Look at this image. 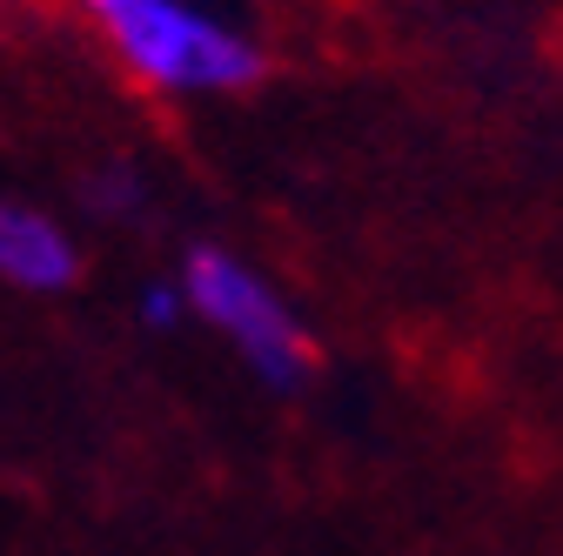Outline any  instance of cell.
<instances>
[{
    "label": "cell",
    "instance_id": "obj_5",
    "mask_svg": "<svg viewBox=\"0 0 563 556\" xmlns=\"http://www.w3.org/2000/svg\"><path fill=\"white\" fill-rule=\"evenodd\" d=\"M141 194V181H128V175H101V208H128Z\"/></svg>",
    "mask_w": 563,
    "mask_h": 556
},
{
    "label": "cell",
    "instance_id": "obj_2",
    "mask_svg": "<svg viewBox=\"0 0 563 556\" xmlns=\"http://www.w3.org/2000/svg\"><path fill=\"white\" fill-rule=\"evenodd\" d=\"M181 296H188V315L222 329L268 389H302L309 382V363H316L309 329L289 315V302L275 296V282L262 268H249L229 248H195L181 262Z\"/></svg>",
    "mask_w": 563,
    "mask_h": 556
},
{
    "label": "cell",
    "instance_id": "obj_1",
    "mask_svg": "<svg viewBox=\"0 0 563 556\" xmlns=\"http://www.w3.org/2000/svg\"><path fill=\"white\" fill-rule=\"evenodd\" d=\"M128 75L162 94H235L262 81V47L201 0H81Z\"/></svg>",
    "mask_w": 563,
    "mask_h": 556
},
{
    "label": "cell",
    "instance_id": "obj_3",
    "mask_svg": "<svg viewBox=\"0 0 563 556\" xmlns=\"http://www.w3.org/2000/svg\"><path fill=\"white\" fill-rule=\"evenodd\" d=\"M0 275L27 296H60L81 275V255L54 215L27 201H0Z\"/></svg>",
    "mask_w": 563,
    "mask_h": 556
},
{
    "label": "cell",
    "instance_id": "obj_4",
    "mask_svg": "<svg viewBox=\"0 0 563 556\" xmlns=\"http://www.w3.org/2000/svg\"><path fill=\"white\" fill-rule=\"evenodd\" d=\"M141 322H148V329H175V322H188V296H181L175 282H155L148 296H141Z\"/></svg>",
    "mask_w": 563,
    "mask_h": 556
}]
</instances>
